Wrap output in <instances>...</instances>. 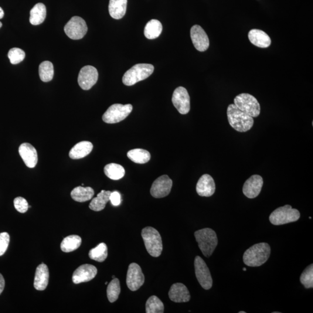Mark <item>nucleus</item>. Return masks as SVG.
Wrapping results in <instances>:
<instances>
[{"label": "nucleus", "mask_w": 313, "mask_h": 313, "mask_svg": "<svg viewBox=\"0 0 313 313\" xmlns=\"http://www.w3.org/2000/svg\"><path fill=\"white\" fill-rule=\"evenodd\" d=\"M270 253L271 248L267 243L255 244L245 252L243 255L244 263L250 267L261 266L266 262Z\"/></svg>", "instance_id": "f257e3e1"}, {"label": "nucleus", "mask_w": 313, "mask_h": 313, "mask_svg": "<svg viewBox=\"0 0 313 313\" xmlns=\"http://www.w3.org/2000/svg\"><path fill=\"white\" fill-rule=\"evenodd\" d=\"M227 115L231 127L238 132H246L253 127V117L239 109L234 104L228 106Z\"/></svg>", "instance_id": "f03ea898"}, {"label": "nucleus", "mask_w": 313, "mask_h": 313, "mask_svg": "<svg viewBox=\"0 0 313 313\" xmlns=\"http://www.w3.org/2000/svg\"><path fill=\"white\" fill-rule=\"evenodd\" d=\"M195 236L204 256L207 258L211 256L218 243L215 231L209 228H205L196 231Z\"/></svg>", "instance_id": "7ed1b4c3"}, {"label": "nucleus", "mask_w": 313, "mask_h": 313, "mask_svg": "<svg viewBox=\"0 0 313 313\" xmlns=\"http://www.w3.org/2000/svg\"><path fill=\"white\" fill-rule=\"evenodd\" d=\"M154 66L151 64L139 63L132 66L122 77V82L127 86H132L148 78L154 71Z\"/></svg>", "instance_id": "20e7f679"}, {"label": "nucleus", "mask_w": 313, "mask_h": 313, "mask_svg": "<svg viewBox=\"0 0 313 313\" xmlns=\"http://www.w3.org/2000/svg\"><path fill=\"white\" fill-rule=\"evenodd\" d=\"M142 237L148 253L153 257L160 256L162 243L158 231L152 227H146L142 231Z\"/></svg>", "instance_id": "39448f33"}, {"label": "nucleus", "mask_w": 313, "mask_h": 313, "mask_svg": "<svg viewBox=\"0 0 313 313\" xmlns=\"http://www.w3.org/2000/svg\"><path fill=\"white\" fill-rule=\"evenodd\" d=\"M301 213L290 205L279 207L271 213L269 220L275 226L297 222L300 218Z\"/></svg>", "instance_id": "423d86ee"}, {"label": "nucleus", "mask_w": 313, "mask_h": 313, "mask_svg": "<svg viewBox=\"0 0 313 313\" xmlns=\"http://www.w3.org/2000/svg\"><path fill=\"white\" fill-rule=\"evenodd\" d=\"M234 103L239 109L252 117H257L261 113V106L258 100L249 94H241L234 98Z\"/></svg>", "instance_id": "0eeeda50"}, {"label": "nucleus", "mask_w": 313, "mask_h": 313, "mask_svg": "<svg viewBox=\"0 0 313 313\" xmlns=\"http://www.w3.org/2000/svg\"><path fill=\"white\" fill-rule=\"evenodd\" d=\"M132 108L133 107L131 104H114L108 107L103 115L102 119L107 124L118 123L128 116L131 113Z\"/></svg>", "instance_id": "6e6552de"}, {"label": "nucleus", "mask_w": 313, "mask_h": 313, "mask_svg": "<svg viewBox=\"0 0 313 313\" xmlns=\"http://www.w3.org/2000/svg\"><path fill=\"white\" fill-rule=\"evenodd\" d=\"M64 32L72 40L83 39L88 31L86 21L80 16H73L64 26Z\"/></svg>", "instance_id": "1a4fd4ad"}, {"label": "nucleus", "mask_w": 313, "mask_h": 313, "mask_svg": "<svg viewBox=\"0 0 313 313\" xmlns=\"http://www.w3.org/2000/svg\"><path fill=\"white\" fill-rule=\"evenodd\" d=\"M195 273L197 280L204 290L212 287L213 280L209 267L202 258L197 256L195 260Z\"/></svg>", "instance_id": "9d476101"}, {"label": "nucleus", "mask_w": 313, "mask_h": 313, "mask_svg": "<svg viewBox=\"0 0 313 313\" xmlns=\"http://www.w3.org/2000/svg\"><path fill=\"white\" fill-rule=\"evenodd\" d=\"M172 102L173 106L181 114H186L190 110V99L185 88L179 87L173 92Z\"/></svg>", "instance_id": "9b49d317"}, {"label": "nucleus", "mask_w": 313, "mask_h": 313, "mask_svg": "<svg viewBox=\"0 0 313 313\" xmlns=\"http://www.w3.org/2000/svg\"><path fill=\"white\" fill-rule=\"evenodd\" d=\"M145 282V276L141 268L137 263L129 264L127 275V285L129 290L136 291L139 290Z\"/></svg>", "instance_id": "f8f14e48"}, {"label": "nucleus", "mask_w": 313, "mask_h": 313, "mask_svg": "<svg viewBox=\"0 0 313 313\" xmlns=\"http://www.w3.org/2000/svg\"><path fill=\"white\" fill-rule=\"evenodd\" d=\"M98 72L96 68L92 66H84L78 74V83L84 90H89L97 83Z\"/></svg>", "instance_id": "ddd939ff"}, {"label": "nucleus", "mask_w": 313, "mask_h": 313, "mask_svg": "<svg viewBox=\"0 0 313 313\" xmlns=\"http://www.w3.org/2000/svg\"><path fill=\"white\" fill-rule=\"evenodd\" d=\"M172 187V180L168 175L159 176L153 182L151 189V195L156 199L167 196Z\"/></svg>", "instance_id": "4468645a"}, {"label": "nucleus", "mask_w": 313, "mask_h": 313, "mask_svg": "<svg viewBox=\"0 0 313 313\" xmlns=\"http://www.w3.org/2000/svg\"><path fill=\"white\" fill-rule=\"evenodd\" d=\"M190 37L194 46L200 52H204L209 49V40L207 33L199 25L193 26L190 30Z\"/></svg>", "instance_id": "2eb2a0df"}, {"label": "nucleus", "mask_w": 313, "mask_h": 313, "mask_svg": "<svg viewBox=\"0 0 313 313\" xmlns=\"http://www.w3.org/2000/svg\"><path fill=\"white\" fill-rule=\"evenodd\" d=\"M263 185L262 177L254 175L250 177L245 182L243 192L244 195L249 199L256 198L260 195Z\"/></svg>", "instance_id": "dca6fc26"}, {"label": "nucleus", "mask_w": 313, "mask_h": 313, "mask_svg": "<svg viewBox=\"0 0 313 313\" xmlns=\"http://www.w3.org/2000/svg\"><path fill=\"white\" fill-rule=\"evenodd\" d=\"M97 268L93 265L85 264L81 265L74 271L72 280L74 284H78L90 281L96 276Z\"/></svg>", "instance_id": "f3484780"}, {"label": "nucleus", "mask_w": 313, "mask_h": 313, "mask_svg": "<svg viewBox=\"0 0 313 313\" xmlns=\"http://www.w3.org/2000/svg\"><path fill=\"white\" fill-rule=\"evenodd\" d=\"M19 153L25 165L30 168H35L38 162V155L36 149L28 143L20 146Z\"/></svg>", "instance_id": "a211bd4d"}, {"label": "nucleus", "mask_w": 313, "mask_h": 313, "mask_svg": "<svg viewBox=\"0 0 313 313\" xmlns=\"http://www.w3.org/2000/svg\"><path fill=\"white\" fill-rule=\"evenodd\" d=\"M215 183L211 176L204 174L197 183L196 191L202 197H210L215 193Z\"/></svg>", "instance_id": "6ab92c4d"}, {"label": "nucleus", "mask_w": 313, "mask_h": 313, "mask_svg": "<svg viewBox=\"0 0 313 313\" xmlns=\"http://www.w3.org/2000/svg\"><path fill=\"white\" fill-rule=\"evenodd\" d=\"M169 299L176 303L188 302L190 300L188 288L182 283H175L171 286L169 291Z\"/></svg>", "instance_id": "aec40b11"}, {"label": "nucleus", "mask_w": 313, "mask_h": 313, "mask_svg": "<svg viewBox=\"0 0 313 313\" xmlns=\"http://www.w3.org/2000/svg\"><path fill=\"white\" fill-rule=\"evenodd\" d=\"M49 269L46 264L42 263L37 267L34 287L38 291L45 290L49 282Z\"/></svg>", "instance_id": "412c9836"}, {"label": "nucleus", "mask_w": 313, "mask_h": 313, "mask_svg": "<svg viewBox=\"0 0 313 313\" xmlns=\"http://www.w3.org/2000/svg\"><path fill=\"white\" fill-rule=\"evenodd\" d=\"M248 38L254 46L266 49L270 46L271 39L266 33L261 30L253 29L248 33Z\"/></svg>", "instance_id": "4be33fe9"}, {"label": "nucleus", "mask_w": 313, "mask_h": 313, "mask_svg": "<svg viewBox=\"0 0 313 313\" xmlns=\"http://www.w3.org/2000/svg\"><path fill=\"white\" fill-rule=\"evenodd\" d=\"M93 145L90 142L83 141L78 143L69 152L71 158L77 159L86 156L93 151Z\"/></svg>", "instance_id": "5701e85b"}, {"label": "nucleus", "mask_w": 313, "mask_h": 313, "mask_svg": "<svg viewBox=\"0 0 313 313\" xmlns=\"http://www.w3.org/2000/svg\"><path fill=\"white\" fill-rule=\"evenodd\" d=\"M127 0H110L108 11L112 18L120 19L127 11Z\"/></svg>", "instance_id": "b1692460"}, {"label": "nucleus", "mask_w": 313, "mask_h": 313, "mask_svg": "<svg viewBox=\"0 0 313 313\" xmlns=\"http://www.w3.org/2000/svg\"><path fill=\"white\" fill-rule=\"evenodd\" d=\"M30 22L33 25H39L45 20L47 9L43 3H38L33 6L30 12Z\"/></svg>", "instance_id": "393cba45"}, {"label": "nucleus", "mask_w": 313, "mask_h": 313, "mask_svg": "<svg viewBox=\"0 0 313 313\" xmlns=\"http://www.w3.org/2000/svg\"><path fill=\"white\" fill-rule=\"evenodd\" d=\"M94 190L90 187L78 186L71 192V197L77 202L84 203L90 200L94 195Z\"/></svg>", "instance_id": "a878e982"}, {"label": "nucleus", "mask_w": 313, "mask_h": 313, "mask_svg": "<svg viewBox=\"0 0 313 313\" xmlns=\"http://www.w3.org/2000/svg\"><path fill=\"white\" fill-rule=\"evenodd\" d=\"M111 193L110 191L102 190L97 197L92 200L89 206L90 209L97 212L103 210L110 201Z\"/></svg>", "instance_id": "bb28decb"}, {"label": "nucleus", "mask_w": 313, "mask_h": 313, "mask_svg": "<svg viewBox=\"0 0 313 313\" xmlns=\"http://www.w3.org/2000/svg\"><path fill=\"white\" fill-rule=\"evenodd\" d=\"M162 30V24L159 20L152 19L146 24L144 34L146 38L153 40L160 36Z\"/></svg>", "instance_id": "cd10ccee"}, {"label": "nucleus", "mask_w": 313, "mask_h": 313, "mask_svg": "<svg viewBox=\"0 0 313 313\" xmlns=\"http://www.w3.org/2000/svg\"><path fill=\"white\" fill-rule=\"evenodd\" d=\"M82 243V240L77 235H71L67 236L62 241L60 245L61 250L64 253H70L78 249Z\"/></svg>", "instance_id": "c85d7f7f"}, {"label": "nucleus", "mask_w": 313, "mask_h": 313, "mask_svg": "<svg viewBox=\"0 0 313 313\" xmlns=\"http://www.w3.org/2000/svg\"><path fill=\"white\" fill-rule=\"evenodd\" d=\"M129 159L137 164H145L150 161L151 155L146 150L142 149H135L131 150L127 153Z\"/></svg>", "instance_id": "c756f323"}, {"label": "nucleus", "mask_w": 313, "mask_h": 313, "mask_svg": "<svg viewBox=\"0 0 313 313\" xmlns=\"http://www.w3.org/2000/svg\"><path fill=\"white\" fill-rule=\"evenodd\" d=\"M104 172L108 178L115 180L122 179L125 173L123 166L115 163H111L105 166Z\"/></svg>", "instance_id": "7c9ffc66"}, {"label": "nucleus", "mask_w": 313, "mask_h": 313, "mask_svg": "<svg viewBox=\"0 0 313 313\" xmlns=\"http://www.w3.org/2000/svg\"><path fill=\"white\" fill-rule=\"evenodd\" d=\"M108 255V250L106 244L101 243L98 246L90 250L89 257L91 260L103 262L106 260Z\"/></svg>", "instance_id": "2f4dec72"}, {"label": "nucleus", "mask_w": 313, "mask_h": 313, "mask_svg": "<svg viewBox=\"0 0 313 313\" xmlns=\"http://www.w3.org/2000/svg\"><path fill=\"white\" fill-rule=\"evenodd\" d=\"M54 75L53 64L49 61H44L39 66V76L43 82H49Z\"/></svg>", "instance_id": "473e14b6"}, {"label": "nucleus", "mask_w": 313, "mask_h": 313, "mask_svg": "<svg viewBox=\"0 0 313 313\" xmlns=\"http://www.w3.org/2000/svg\"><path fill=\"white\" fill-rule=\"evenodd\" d=\"M164 306L160 299L156 296H152L148 299L146 304V312L147 313H162Z\"/></svg>", "instance_id": "72a5a7b5"}, {"label": "nucleus", "mask_w": 313, "mask_h": 313, "mask_svg": "<svg viewBox=\"0 0 313 313\" xmlns=\"http://www.w3.org/2000/svg\"><path fill=\"white\" fill-rule=\"evenodd\" d=\"M121 287L120 281L115 278L108 285L107 296L108 301L111 303L116 301L120 294Z\"/></svg>", "instance_id": "f704fd0d"}, {"label": "nucleus", "mask_w": 313, "mask_h": 313, "mask_svg": "<svg viewBox=\"0 0 313 313\" xmlns=\"http://www.w3.org/2000/svg\"><path fill=\"white\" fill-rule=\"evenodd\" d=\"M301 283L306 289L313 287V264H310L306 267L300 277Z\"/></svg>", "instance_id": "c9c22d12"}, {"label": "nucleus", "mask_w": 313, "mask_h": 313, "mask_svg": "<svg viewBox=\"0 0 313 313\" xmlns=\"http://www.w3.org/2000/svg\"><path fill=\"white\" fill-rule=\"evenodd\" d=\"M25 56V52L18 48H13L9 51L8 53L10 62L12 64H16L22 62Z\"/></svg>", "instance_id": "e433bc0d"}, {"label": "nucleus", "mask_w": 313, "mask_h": 313, "mask_svg": "<svg viewBox=\"0 0 313 313\" xmlns=\"http://www.w3.org/2000/svg\"><path fill=\"white\" fill-rule=\"evenodd\" d=\"M15 209L20 213H25L29 209V204L25 199L21 197H16L13 201Z\"/></svg>", "instance_id": "4c0bfd02"}, {"label": "nucleus", "mask_w": 313, "mask_h": 313, "mask_svg": "<svg viewBox=\"0 0 313 313\" xmlns=\"http://www.w3.org/2000/svg\"><path fill=\"white\" fill-rule=\"evenodd\" d=\"M10 237L8 233H0V257L4 255L8 249Z\"/></svg>", "instance_id": "58836bf2"}, {"label": "nucleus", "mask_w": 313, "mask_h": 313, "mask_svg": "<svg viewBox=\"0 0 313 313\" xmlns=\"http://www.w3.org/2000/svg\"><path fill=\"white\" fill-rule=\"evenodd\" d=\"M110 201L112 205L114 206L120 205L121 201L120 194L117 191L111 192L110 196Z\"/></svg>", "instance_id": "ea45409f"}, {"label": "nucleus", "mask_w": 313, "mask_h": 313, "mask_svg": "<svg viewBox=\"0 0 313 313\" xmlns=\"http://www.w3.org/2000/svg\"><path fill=\"white\" fill-rule=\"evenodd\" d=\"M5 287V280L2 275L0 273V295L1 294Z\"/></svg>", "instance_id": "a19ab883"}, {"label": "nucleus", "mask_w": 313, "mask_h": 313, "mask_svg": "<svg viewBox=\"0 0 313 313\" xmlns=\"http://www.w3.org/2000/svg\"><path fill=\"white\" fill-rule=\"evenodd\" d=\"M4 16V12L1 7H0V19L3 18Z\"/></svg>", "instance_id": "79ce46f5"}, {"label": "nucleus", "mask_w": 313, "mask_h": 313, "mask_svg": "<svg viewBox=\"0 0 313 313\" xmlns=\"http://www.w3.org/2000/svg\"><path fill=\"white\" fill-rule=\"evenodd\" d=\"M2 26V24L1 22H0V28H1Z\"/></svg>", "instance_id": "37998d69"}, {"label": "nucleus", "mask_w": 313, "mask_h": 313, "mask_svg": "<svg viewBox=\"0 0 313 313\" xmlns=\"http://www.w3.org/2000/svg\"><path fill=\"white\" fill-rule=\"evenodd\" d=\"M243 270H244V271H247V268H246L244 267V268H243Z\"/></svg>", "instance_id": "c03bdc74"}, {"label": "nucleus", "mask_w": 313, "mask_h": 313, "mask_svg": "<svg viewBox=\"0 0 313 313\" xmlns=\"http://www.w3.org/2000/svg\"><path fill=\"white\" fill-rule=\"evenodd\" d=\"M239 313H246V312H240Z\"/></svg>", "instance_id": "a18cd8bd"}, {"label": "nucleus", "mask_w": 313, "mask_h": 313, "mask_svg": "<svg viewBox=\"0 0 313 313\" xmlns=\"http://www.w3.org/2000/svg\"><path fill=\"white\" fill-rule=\"evenodd\" d=\"M112 277H113V278H115V277L114 276V275H113V276H112Z\"/></svg>", "instance_id": "49530a36"}, {"label": "nucleus", "mask_w": 313, "mask_h": 313, "mask_svg": "<svg viewBox=\"0 0 313 313\" xmlns=\"http://www.w3.org/2000/svg\"><path fill=\"white\" fill-rule=\"evenodd\" d=\"M107 283H108V282H106V283H105V284L107 285Z\"/></svg>", "instance_id": "de8ad7c7"}]
</instances>
